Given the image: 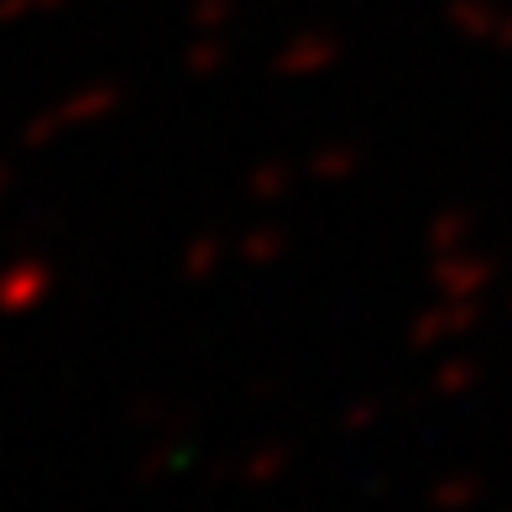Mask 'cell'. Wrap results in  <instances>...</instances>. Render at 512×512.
Returning a JSON list of instances; mask_svg holds the SVG:
<instances>
[{"mask_svg":"<svg viewBox=\"0 0 512 512\" xmlns=\"http://www.w3.org/2000/svg\"><path fill=\"white\" fill-rule=\"evenodd\" d=\"M42 283H48V277H42L37 267H11V277H6V283H0V304H6V309H27L32 304V298L42 293Z\"/></svg>","mask_w":512,"mask_h":512,"instance_id":"obj_1","label":"cell"}]
</instances>
